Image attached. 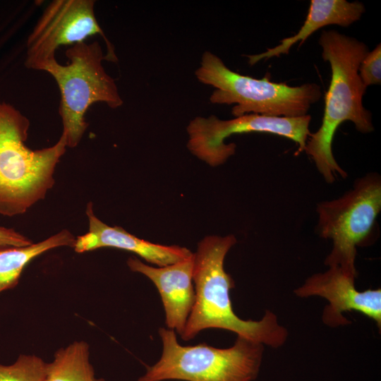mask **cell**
<instances>
[{"label": "cell", "mask_w": 381, "mask_h": 381, "mask_svg": "<svg viewBox=\"0 0 381 381\" xmlns=\"http://www.w3.org/2000/svg\"><path fill=\"white\" fill-rule=\"evenodd\" d=\"M44 381L105 380L95 377L88 344L76 341L56 351L53 361L47 363Z\"/></svg>", "instance_id": "15"}, {"label": "cell", "mask_w": 381, "mask_h": 381, "mask_svg": "<svg viewBox=\"0 0 381 381\" xmlns=\"http://www.w3.org/2000/svg\"><path fill=\"white\" fill-rule=\"evenodd\" d=\"M162 353L138 381H253L260 370L264 345L243 337L231 347L205 343L182 346L174 330L160 327Z\"/></svg>", "instance_id": "5"}, {"label": "cell", "mask_w": 381, "mask_h": 381, "mask_svg": "<svg viewBox=\"0 0 381 381\" xmlns=\"http://www.w3.org/2000/svg\"><path fill=\"white\" fill-rule=\"evenodd\" d=\"M355 279L339 267H329L324 272L309 277L294 294L300 298L317 296L325 298L329 305L323 310L322 320L329 327L349 324L343 313L356 311L373 320L380 329L381 289L358 291Z\"/></svg>", "instance_id": "10"}, {"label": "cell", "mask_w": 381, "mask_h": 381, "mask_svg": "<svg viewBox=\"0 0 381 381\" xmlns=\"http://www.w3.org/2000/svg\"><path fill=\"white\" fill-rule=\"evenodd\" d=\"M30 124L19 110L0 101V214L4 216L23 214L44 198L55 183V168L66 150L64 132L52 146L29 148L25 141Z\"/></svg>", "instance_id": "3"}, {"label": "cell", "mask_w": 381, "mask_h": 381, "mask_svg": "<svg viewBox=\"0 0 381 381\" xmlns=\"http://www.w3.org/2000/svg\"><path fill=\"white\" fill-rule=\"evenodd\" d=\"M236 242V237L229 234L207 236L198 243L193 253L195 299L181 339L189 341L205 329L217 328L264 346L281 347L289 333L274 313L267 310L260 320H245L234 311L230 291L234 282L225 271L224 262Z\"/></svg>", "instance_id": "2"}, {"label": "cell", "mask_w": 381, "mask_h": 381, "mask_svg": "<svg viewBox=\"0 0 381 381\" xmlns=\"http://www.w3.org/2000/svg\"><path fill=\"white\" fill-rule=\"evenodd\" d=\"M359 76L366 87L381 83V44H378L369 52L361 61L358 68Z\"/></svg>", "instance_id": "17"}, {"label": "cell", "mask_w": 381, "mask_h": 381, "mask_svg": "<svg viewBox=\"0 0 381 381\" xmlns=\"http://www.w3.org/2000/svg\"><path fill=\"white\" fill-rule=\"evenodd\" d=\"M95 1L54 0L44 10L26 43L28 68L37 70L55 59L56 50L62 45L73 46L99 35L107 52L105 60L117 61L114 49L100 28L95 14Z\"/></svg>", "instance_id": "9"}, {"label": "cell", "mask_w": 381, "mask_h": 381, "mask_svg": "<svg viewBox=\"0 0 381 381\" xmlns=\"http://www.w3.org/2000/svg\"><path fill=\"white\" fill-rule=\"evenodd\" d=\"M365 11L364 5L358 1L311 0L306 19L298 32L284 38L278 45L265 52L247 55L248 64L253 66L262 59L288 54L294 44L303 43L320 28L330 25L348 27L360 20Z\"/></svg>", "instance_id": "13"}, {"label": "cell", "mask_w": 381, "mask_h": 381, "mask_svg": "<svg viewBox=\"0 0 381 381\" xmlns=\"http://www.w3.org/2000/svg\"><path fill=\"white\" fill-rule=\"evenodd\" d=\"M65 54L67 64L61 65L55 59L41 65L38 71L49 73L58 85L63 132L67 136V147H75L88 126L85 115L92 104L104 102L116 109L123 102L115 80L102 66L105 56L98 42L78 43L68 48Z\"/></svg>", "instance_id": "6"}, {"label": "cell", "mask_w": 381, "mask_h": 381, "mask_svg": "<svg viewBox=\"0 0 381 381\" xmlns=\"http://www.w3.org/2000/svg\"><path fill=\"white\" fill-rule=\"evenodd\" d=\"M322 57L331 67V80L325 97L322 123L310 134L304 152L313 160L325 181L332 183L339 175L347 173L339 165L332 152L337 129L344 121H351L362 133L374 131L371 113L363 105L367 87L359 74V66L370 52L357 39L334 30H323L319 39Z\"/></svg>", "instance_id": "1"}, {"label": "cell", "mask_w": 381, "mask_h": 381, "mask_svg": "<svg viewBox=\"0 0 381 381\" xmlns=\"http://www.w3.org/2000/svg\"><path fill=\"white\" fill-rule=\"evenodd\" d=\"M75 238L71 231L63 229L44 241L27 246L0 245V294L18 284L23 271L35 258L59 247L73 248Z\"/></svg>", "instance_id": "14"}, {"label": "cell", "mask_w": 381, "mask_h": 381, "mask_svg": "<svg viewBox=\"0 0 381 381\" xmlns=\"http://www.w3.org/2000/svg\"><path fill=\"white\" fill-rule=\"evenodd\" d=\"M46 370L41 358L20 354L13 364H0V381H44Z\"/></svg>", "instance_id": "16"}, {"label": "cell", "mask_w": 381, "mask_h": 381, "mask_svg": "<svg viewBox=\"0 0 381 381\" xmlns=\"http://www.w3.org/2000/svg\"><path fill=\"white\" fill-rule=\"evenodd\" d=\"M86 214L89 230L75 238L73 248L78 253L102 248H114L133 253L159 267L176 263L193 254L186 248L154 243L139 238L120 226H108L95 216L91 202L87 205Z\"/></svg>", "instance_id": "12"}, {"label": "cell", "mask_w": 381, "mask_h": 381, "mask_svg": "<svg viewBox=\"0 0 381 381\" xmlns=\"http://www.w3.org/2000/svg\"><path fill=\"white\" fill-rule=\"evenodd\" d=\"M127 265L131 271L144 274L155 284L164 306L166 325L181 335L195 299L193 253L164 267L148 265L135 257L129 258Z\"/></svg>", "instance_id": "11"}, {"label": "cell", "mask_w": 381, "mask_h": 381, "mask_svg": "<svg viewBox=\"0 0 381 381\" xmlns=\"http://www.w3.org/2000/svg\"><path fill=\"white\" fill-rule=\"evenodd\" d=\"M311 116L277 117L250 114L222 120L214 115L196 116L187 126V147L200 160L211 167L226 162L236 152L235 143L224 140L234 134L264 133L278 135L295 142L298 152L304 150L310 134Z\"/></svg>", "instance_id": "8"}, {"label": "cell", "mask_w": 381, "mask_h": 381, "mask_svg": "<svg viewBox=\"0 0 381 381\" xmlns=\"http://www.w3.org/2000/svg\"><path fill=\"white\" fill-rule=\"evenodd\" d=\"M32 243V241L13 229L0 226V245L21 247L30 246Z\"/></svg>", "instance_id": "18"}, {"label": "cell", "mask_w": 381, "mask_h": 381, "mask_svg": "<svg viewBox=\"0 0 381 381\" xmlns=\"http://www.w3.org/2000/svg\"><path fill=\"white\" fill-rule=\"evenodd\" d=\"M195 74L201 83L214 87L210 97L211 103L234 104L231 114L235 117L250 114L303 116L322 95L320 86L315 83L290 86L272 82L267 75L257 79L241 75L229 68L209 51L202 55Z\"/></svg>", "instance_id": "4"}, {"label": "cell", "mask_w": 381, "mask_h": 381, "mask_svg": "<svg viewBox=\"0 0 381 381\" xmlns=\"http://www.w3.org/2000/svg\"><path fill=\"white\" fill-rule=\"evenodd\" d=\"M319 236L332 241L325 260L328 267H339L357 277V247L373 240L381 211V178L375 172L355 180L352 188L338 198L318 203Z\"/></svg>", "instance_id": "7"}]
</instances>
